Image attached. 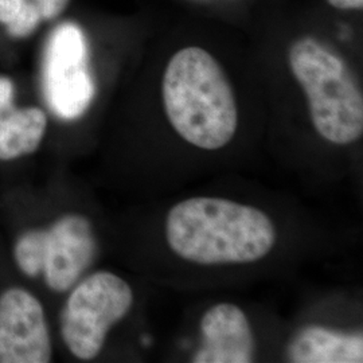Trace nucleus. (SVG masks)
I'll list each match as a JSON object with an SVG mask.
<instances>
[{
    "label": "nucleus",
    "mask_w": 363,
    "mask_h": 363,
    "mask_svg": "<svg viewBox=\"0 0 363 363\" xmlns=\"http://www.w3.org/2000/svg\"><path fill=\"white\" fill-rule=\"evenodd\" d=\"M333 7L339 10H358L362 9L363 0H327Z\"/></svg>",
    "instance_id": "14"
},
{
    "label": "nucleus",
    "mask_w": 363,
    "mask_h": 363,
    "mask_svg": "<svg viewBox=\"0 0 363 363\" xmlns=\"http://www.w3.org/2000/svg\"><path fill=\"white\" fill-rule=\"evenodd\" d=\"M97 252L91 220L81 214H66L46 230V252L42 274L54 292L76 286Z\"/></svg>",
    "instance_id": "7"
},
{
    "label": "nucleus",
    "mask_w": 363,
    "mask_h": 363,
    "mask_svg": "<svg viewBox=\"0 0 363 363\" xmlns=\"http://www.w3.org/2000/svg\"><path fill=\"white\" fill-rule=\"evenodd\" d=\"M70 0H0V25L13 38H27L43 22L65 11Z\"/></svg>",
    "instance_id": "11"
},
{
    "label": "nucleus",
    "mask_w": 363,
    "mask_h": 363,
    "mask_svg": "<svg viewBox=\"0 0 363 363\" xmlns=\"http://www.w3.org/2000/svg\"><path fill=\"white\" fill-rule=\"evenodd\" d=\"M13 84L9 77L0 76V113L13 108Z\"/></svg>",
    "instance_id": "13"
},
{
    "label": "nucleus",
    "mask_w": 363,
    "mask_h": 363,
    "mask_svg": "<svg viewBox=\"0 0 363 363\" xmlns=\"http://www.w3.org/2000/svg\"><path fill=\"white\" fill-rule=\"evenodd\" d=\"M48 128V116L37 106L10 108L0 113V160L9 162L38 150Z\"/></svg>",
    "instance_id": "10"
},
{
    "label": "nucleus",
    "mask_w": 363,
    "mask_h": 363,
    "mask_svg": "<svg viewBox=\"0 0 363 363\" xmlns=\"http://www.w3.org/2000/svg\"><path fill=\"white\" fill-rule=\"evenodd\" d=\"M166 238L171 250L190 262L249 264L272 250L276 228L259 208L223 198L196 196L169 210Z\"/></svg>",
    "instance_id": "1"
},
{
    "label": "nucleus",
    "mask_w": 363,
    "mask_h": 363,
    "mask_svg": "<svg viewBox=\"0 0 363 363\" xmlns=\"http://www.w3.org/2000/svg\"><path fill=\"white\" fill-rule=\"evenodd\" d=\"M133 304L125 280L112 272H96L73 286L61 313V335L67 350L81 361L96 358L108 333Z\"/></svg>",
    "instance_id": "4"
},
{
    "label": "nucleus",
    "mask_w": 363,
    "mask_h": 363,
    "mask_svg": "<svg viewBox=\"0 0 363 363\" xmlns=\"http://www.w3.org/2000/svg\"><path fill=\"white\" fill-rule=\"evenodd\" d=\"M286 354L289 361L295 363H361L362 333L310 325L291 340Z\"/></svg>",
    "instance_id": "9"
},
{
    "label": "nucleus",
    "mask_w": 363,
    "mask_h": 363,
    "mask_svg": "<svg viewBox=\"0 0 363 363\" xmlns=\"http://www.w3.org/2000/svg\"><path fill=\"white\" fill-rule=\"evenodd\" d=\"M202 345L195 363L253 362L255 339L247 315L232 303L211 307L201 320Z\"/></svg>",
    "instance_id": "8"
},
{
    "label": "nucleus",
    "mask_w": 363,
    "mask_h": 363,
    "mask_svg": "<svg viewBox=\"0 0 363 363\" xmlns=\"http://www.w3.org/2000/svg\"><path fill=\"white\" fill-rule=\"evenodd\" d=\"M42 84L48 104L60 118L76 120L89 108L94 82L86 39L77 25L64 23L52 31L45 49Z\"/></svg>",
    "instance_id": "5"
},
{
    "label": "nucleus",
    "mask_w": 363,
    "mask_h": 363,
    "mask_svg": "<svg viewBox=\"0 0 363 363\" xmlns=\"http://www.w3.org/2000/svg\"><path fill=\"white\" fill-rule=\"evenodd\" d=\"M289 66L307 96L315 130L330 143L346 145L363 133V97L346 62L313 38L296 40Z\"/></svg>",
    "instance_id": "3"
},
{
    "label": "nucleus",
    "mask_w": 363,
    "mask_h": 363,
    "mask_svg": "<svg viewBox=\"0 0 363 363\" xmlns=\"http://www.w3.org/2000/svg\"><path fill=\"white\" fill-rule=\"evenodd\" d=\"M52 339L45 310L25 288L0 295V363H48Z\"/></svg>",
    "instance_id": "6"
},
{
    "label": "nucleus",
    "mask_w": 363,
    "mask_h": 363,
    "mask_svg": "<svg viewBox=\"0 0 363 363\" xmlns=\"http://www.w3.org/2000/svg\"><path fill=\"white\" fill-rule=\"evenodd\" d=\"M163 104L172 128L198 148L216 151L230 143L238 125L232 85L220 64L201 48H186L166 67Z\"/></svg>",
    "instance_id": "2"
},
{
    "label": "nucleus",
    "mask_w": 363,
    "mask_h": 363,
    "mask_svg": "<svg viewBox=\"0 0 363 363\" xmlns=\"http://www.w3.org/2000/svg\"><path fill=\"white\" fill-rule=\"evenodd\" d=\"M46 252V230L31 229L22 234L13 247V257L21 272L28 277L42 274Z\"/></svg>",
    "instance_id": "12"
}]
</instances>
